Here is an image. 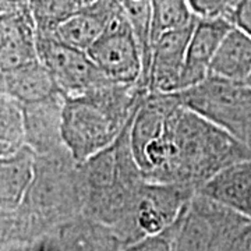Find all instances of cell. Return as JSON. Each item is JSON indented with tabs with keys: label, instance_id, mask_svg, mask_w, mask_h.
<instances>
[{
	"label": "cell",
	"instance_id": "e0dca14e",
	"mask_svg": "<svg viewBox=\"0 0 251 251\" xmlns=\"http://www.w3.org/2000/svg\"><path fill=\"white\" fill-rule=\"evenodd\" d=\"M1 94L10 95L21 103L44 99L52 94L60 92L52 74L39 59L0 74Z\"/></svg>",
	"mask_w": 251,
	"mask_h": 251
},
{
	"label": "cell",
	"instance_id": "44dd1931",
	"mask_svg": "<svg viewBox=\"0 0 251 251\" xmlns=\"http://www.w3.org/2000/svg\"><path fill=\"white\" fill-rule=\"evenodd\" d=\"M36 34L53 35L66 20L82 10L80 0H31Z\"/></svg>",
	"mask_w": 251,
	"mask_h": 251
},
{
	"label": "cell",
	"instance_id": "5b68a950",
	"mask_svg": "<svg viewBox=\"0 0 251 251\" xmlns=\"http://www.w3.org/2000/svg\"><path fill=\"white\" fill-rule=\"evenodd\" d=\"M173 250H251V218L197 191L180 215Z\"/></svg>",
	"mask_w": 251,
	"mask_h": 251
},
{
	"label": "cell",
	"instance_id": "d4e9b609",
	"mask_svg": "<svg viewBox=\"0 0 251 251\" xmlns=\"http://www.w3.org/2000/svg\"><path fill=\"white\" fill-rule=\"evenodd\" d=\"M81 4H82V9L84 7H91V6H95L98 3H102V1H106V0H80Z\"/></svg>",
	"mask_w": 251,
	"mask_h": 251
},
{
	"label": "cell",
	"instance_id": "52a82bcc",
	"mask_svg": "<svg viewBox=\"0 0 251 251\" xmlns=\"http://www.w3.org/2000/svg\"><path fill=\"white\" fill-rule=\"evenodd\" d=\"M87 53L110 81L141 84L143 52L125 10L110 20L106 29L92 44Z\"/></svg>",
	"mask_w": 251,
	"mask_h": 251
},
{
	"label": "cell",
	"instance_id": "ac0fdd59",
	"mask_svg": "<svg viewBox=\"0 0 251 251\" xmlns=\"http://www.w3.org/2000/svg\"><path fill=\"white\" fill-rule=\"evenodd\" d=\"M251 74V36L239 27L225 35L209 66V75L246 82Z\"/></svg>",
	"mask_w": 251,
	"mask_h": 251
},
{
	"label": "cell",
	"instance_id": "277c9868",
	"mask_svg": "<svg viewBox=\"0 0 251 251\" xmlns=\"http://www.w3.org/2000/svg\"><path fill=\"white\" fill-rule=\"evenodd\" d=\"M148 92L140 82L109 81L85 94L64 97L62 137L74 161H88L115 143Z\"/></svg>",
	"mask_w": 251,
	"mask_h": 251
},
{
	"label": "cell",
	"instance_id": "8fae6325",
	"mask_svg": "<svg viewBox=\"0 0 251 251\" xmlns=\"http://www.w3.org/2000/svg\"><path fill=\"white\" fill-rule=\"evenodd\" d=\"M234 24L226 18H198L186 52L180 90H186L209 75V66L225 35Z\"/></svg>",
	"mask_w": 251,
	"mask_h": 251
},
{
	"label": "cell",
	"instance_id": "7c38bea8",
	"mask_svg": "<svg viewBox=\"0 0 251 251\" xmlns=\"http://www.w3.org/2000/svg\"><path fill=\"white\" fill-rule=\"evenodd\" d=\"M63 105L62 92L23 103L27 145L36 155H46L66 147L62 137Z\"/></svg>",
	"mask_w": 251,
	"mask_h": 251
},
{
	"label": "cell",
	"instance_id": "ffe728a7",
	"mask_svg": "<svg viewBox=\"0 0 251 251\" xmlns=\"http://www.w3.org/2000/svg\"><path fill=\"white\" fill-rule=\"evenodd\" d=\"M190 0H151V44L165 32L197 21Z\"/></svg>",
	"mask_w": 251,
	"mask_h": 251
},
{
	"label": "cell",
	"instance_id": "9a60e30c",
	"mask_svg": "<svg viewBox=\"0 0 251 251\" xmlns=\"http://www.w3.org/2000/svg\"><path fill=\"white\" fill-rule=\"evenodd\" d=\"M197 191L251 218V158L224 168Z\"/></svg>",
	"mask_w": 251,
	"mask_h": 251
},
{
	"label": "cell",
	"instance_id": "d6986e66",
	"mask_svg": "<svg viewBox=\"0 0 251 251\" xmlns=\"http://www.w3.org/2000/svg\"><path fill=\"white\" fill-rule=\"evenodd\" d=\"M27 145L23 103L1 94L0 97V158L13 155Z\"/></svg>",
	"mask_w": 251,
	"mask_h": 251
},
{
	"label": "cell",
	"instance_id": "9c48e42d",
	"mask_svg": "<svg viewBox=\"0 0 251 251\" xmlns=\"http://www.w3.org/2000/svg\"><path fill=\"white\" fill-rule=\"evenodd\" d=\"M196 193L197 188L186 184L147 180L131 218L133 244L171 226Z\"/></svg>",
	"mask_w": 251,
	"mask_h": 251
},
{
	"label": "cell",
	"instance_id": "ba28073f",
	"mask_svg": "<svg viewBox=\"0 0 251 251\" xmlns=\"http://www.w3.org/2000/svg\"><path fill=\"white\" fill-rule=\"evenodd\" d=\"M38 57L52 74L63 97H75L109 82L90 54L57 41L53 35L36 34Z\"/></svg>",
	"mask_w": 251,
	"mask_h": 251
},
{
	"label": "cell",
	"instance_id": "2e32d148",
	"mask_svg": "<svg viewBox=\"0 0 251 251\" xmlns=\"http://www.w3.org/2000/svg\"><path fill=\"white\" fill-rule=\"evenodd\" d=\"M36 153L25 145L13 155L0 158V212L16 211L35 176Z\"/></svg>",
	"mask_w": 251,
	"mask_h": 251
},
{
	"label": "cell",
	"instance_id": "7402d4cb",
	"mask_svg": "<svg viewBox=\"0 0 251 251\" xmlns=\"http://www.w3.org/2000/svg\"><path fill=\"white\" fill-rule=\"evenodd\" d=\"M120 3L134 28L135 35L141 46L144 59L141 84L147 87V75L151 63V0H120Z\"/></svg>",
	"mask_w": 251,
	"mask_h": 251
},
{
	"label": "cell",
	"instance_id": "30bf717a",
	"mask_svg": "<svg viewBox=\"0 0 251 251\" xmlns=\"http://www.w3.org/2000/svg\"><path fill=\"white\" fill-rule=\"evenodd\" d=\"M196 23L165 32L152 41L151 63L147 75L150 92L172 94L180 90V77Z\"/></svg>",
	"mask_w": 251,
	"mask_h": 251
},
{
	"label": "cell",
	"instance_id": "603a6c76",
	"mask_svg": "<svg viewBox=\"0 0 251 251\" xmlns=\"http://www.w3.org/2000/svg\"><path fill=\"white\" fill-rule=\"evenodd\" d=\"M240 0H190L198 18H226L233 23L234 10Z\"/></svg>",
	"mask_w": 251,
	"mask_h": 251
},
{
	"label": "cell",
	"instance_id": "7a4b0ae2",
	"mask_svg": "<svg viewBox=\"0 0 251 251\" xmlns=\"http://www.w3.org/2000/svg\"><path fill=\"white\" fill-rule=\"evenodd\" d=\"M177 98V97H176ZM162 141L166 162L153 181L201 187L224 168L251 158V148L177 102L166 117Z\"/></svg>",
	"mask_w": 251,
	"mask_h": 251
},
{
	"label": "cell",
	"instance_id": "6da1fadb",
	"mask_svg": "<svg viewBox=\"0 0 251 251\" xmlns=\"http://www.w3.org/2000/svg\"><path fill=\"white\" fill-rule=\"evenodd\" d=\"M84 215L80 163L64 147L36 155L35 176L16 211L0 214V249L39 250L49 236Z\"/></svg>",
	"mask_w": 251,
	"mask_h": 251
},
{
	"label": "cell",
	"instance_id": "484cf974",
	"mask_svg": "<svg viewBox=\"0 0 251 251\" xmlns=\"http://www.w3.org/2000/svg\"><path fill=\"white\" fill-rule=\"evenodd\" d=\"M246 82H247V84H249V85L251 87V74L249 75V78H247V81H246Z\"/></svg>",
	"mask_w": 251,
	"mask_h": 251
},
{
	"label": "cell",
	"instance_id": "cb8c5ba5",
	"mask_svg": "<svg viewBox=\"0 0 251 251\" xmlns=\"http://www.w3.org/2000/svg\"><path fill=\"white\" fill-rule=\"evenodd\" d=\"M233 24L251 36V0H240L234 10Z\"/></svg>",
	"mask_w": 251,
	"mask_h": 251
},
{
	"label": "cell",
	"instance_id": "5bb4252c",
	"mask_svg": "<svg viewBox=\"0 0 251 251\" xmlns=\"http://www.w3.org/2000/svg\"><path fill=\"white\" fill-rule=\"evenodd\" d=\"M39 250H123L113 227L85 215L57 229Z\"/></svg>",
	"mask_w": 251,
	"mask_h": 251
},
{
	"label": "cell",
	"instance_id": "4fadbf2b",
	"mask_svg": "<svg viewBox=\"0 0 251 251\" xmlns=\"http://www.w3.org/2000/svg\"><path fill=\"white\" fill-rule=\"evenodd\" d=\"M36 25L28 6L0 14V67L9 70L38 60Z\"/></svg>",
	"mask_w": 251,
	"mask_h": 251
},
{
	"label": "cell",
	"instance_id": "3957f363",
	"mask_svg": "<svg viewBox=\"0 0 251 251\" xmlns=\"http://www.w3.org/2000/svg\"><path fill=\"white\" fill-rule=\"evenodd\" d=\"M133 117L110 147L80 163L84 215L113 227L123 250L133 244L131 218L147 181L131 150Z\"/></svg>",
	"mask_w": 251,
	"mask_h": 251
},
{
	"label": "cell",
	"instance_id": "8992f818",
	"mask_svg": "<svg viewBox=\"0 0 251 251\" xmlns=\"http://www.w3.org/2000/svg\"><path fill=\"white\" fill-rule=\"evenodd\" d=\"M173 94L180 103L251 148V87L247 82L208 75L196 85Z\"/></svg>",
	"mask_w": 251,
	"mask_h": 251
}]
</instances>
